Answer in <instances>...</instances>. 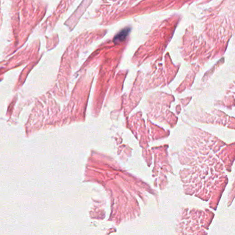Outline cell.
I'll return each mask as SVG.
<instances>
[{
  "mask_svg": "<svg viewBox=\"0 0 235 235\" xmlns=\"http://www.w3.org/2000/svg\"><path fill=\"white\" fill-rule=\"evenodd\" d=\"M130 31V28H126L121 30V31L119 32H118L117 35H116V36L114 37L113 42L117 44H119V43L125 41Z\"/></svg>",
  "mask_w": 235,
  "mask_h": 235,
  "instance_id": "1",
  "label": "cell"
}]
</instances>
